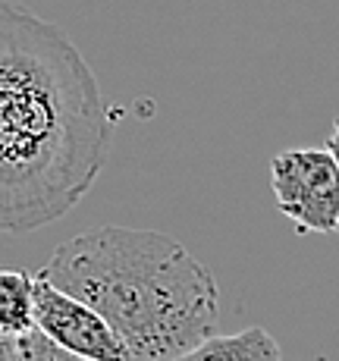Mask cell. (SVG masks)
I'll return each instance as SVG.
<instances>
[{
	"label": "cell",
	"instance_id": "obj_6",
	"mask_svg": "<svg viewBox=\"0 0 339 361\" xmlns=\"http://www.w3.org/2000/svg\"><path fill=\"white\" fill-rule=\"evenodd\" d=\"M35 327L32 314V274L0 270V330L19 336Z\"/></svg>",
	"mask_w": 339,
	"mask_h": 361
},
{
	"label": "cell",
	"instance_id": "obj_10",
	"mask_svg": "<svg viewBox=\"0 0 339 361\" xmlns=\"http://www.w3.org/2000/svg\"><path fill=\"white\" fill-rule=\"evenodd\" d=\"M333 233H336V235H339V224H336V230H333Z\"/></svg>",
	"mask_w": 339,
	"mask_h": 361
},
{
	"label": "cell",
	"instance_id": "obj_5",
	"mask_svg": "<svg viewBox=\"0 0 339 361\" xmlns=\"http://www.w3.org/2000/svg\"><path fill=\"white\" fill-rule=\"evenodd\" d=\"M176 361H283L280 343L264 327H248L233 336H204Z\"/></svg>",
	"mask_w": 339,
	"mask_h": 361
},
{
	"label": "cell",
	"instance_id": "obj_9",
	"mask_svg": "<svg viewBox=\"0 0 339 361\" xmlns=\"http://www.w3.org/2000/svg\"><path fill=\"white\" fill-rule=\"evenodd\" d=\"M327 151H330V157H333L336 166H339V116L333 123V132H330V138H327Z\"/></svg>",
	"mask_w": 339,
	"mask_h": 361
},
{
	"label": "cell",
	"instance_id": "obj_3",
	"mask_svg": "<svg viewBox=\"0 0 339 361\" xmlns=\"http://www.w3.org/2000/svg\"><path fill=\"white\" fill-rule=\"evenodd\" d=\"M276 207L299 233H333L339 224V166L327 148H289L271 161Z\"/></svg>",
	"mask_w": 339,
	"mask_h": 361
},
{
	"label": "cell",
	"instance_id": "obj_1",
	"mask_svg": "<svg viewBox=\"0 0 339 361\" xmlns=\"http://www.w3.org/2000/svg\"><path fill=\"white\" fill-rule=\"evenodd\" d=\"M113 120L60 25L0 0V239L66 217L98 183Z\"/></svg>",
	"mask_w": 339,
	"mask_h": 361
},
{
	"label": "cell",
	"instance_id": "obj_2",
	"mask_svg": "<svg viewBox=\"0 0 339 361\" xmlns=\"http://www.w3.org/2000/svg\"><path fill=\"white\" fill-rule=\"evenodd\" d=\"M38 274L98 311L126 361H176L220 321L214 274L183 242L157 230L79 233Z\"/></svg>",
	"mask_w": 339,
	"mask_h": 361
},
{
	"label": "cell",
	"instance_id": "obj_4",
	"mask_svg": "<svg viewBox=\"0 0 339 361\" xmlns=\"http://www.w3.org/2000/svg\"><path fill=\"white\" fill-rule=\"evenodd\" d=\"M32 314L35 327L73 355L88 361H126L116 333L98 311L47 283L41 274L32 276Z\"/></svg>",
	"mask_w": 339,
	"mask_h": 361
},
{
	"label": "cell",
	"instance_id": "obj_7",
	"mask_svg": "<svg viewBox=\"0 0 339 361\" xmlns=\"http://www.w3.org/2000/svg\"><path fill=\"white\" fill-rule=\"evenodd\" d=\"M13 361H88V358L73 355V352H66L63 345H57L54 339H47L38 327H32L16 336Z\"/></svg>",
	"mask_w": 339,
	"mask_h": 361
},
{
	"label": "cell",
	"instance_id": "obj_8",
	"mask_svg": "<svg viewBox=\"0 0 339 361\" xmlns=\"http://www.w3.org/2000/svg\"><path fill=\"white\" fill-rule=\"evenodd\" d=\"M13 345H16V336L0 330V361H13Z\"/></svg>",
	"mask_w": 339,
	"mask_h": 361
}]
</instances>
